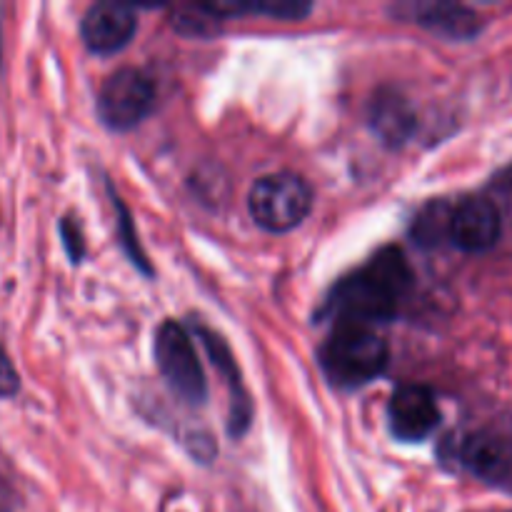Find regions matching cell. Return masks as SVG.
<instances>
[{
	"mask_svg": "<svg viewBox=\"0 0 512 512\" xmlns=\"http://www.w3.org/2000/svg\"><path fill=\"white\" fill-rule=\"evenodd\" d=\"M413 285V273L403 250L388 245L353 275L340 280L328 295L323 318L338 325H373L390 320Z\"/></svg>",
	"mask_w": 512,
	"mask_h": 512,
	"instance_id": "cell-1",
	"label": "cell"
},
{
	"mask_svg": "<svg viewBox=\"0 0 512 512\" xmlns=\"http://www.w3.org/2000/svg\"><path fill=\"white\" fill-rule=\"evenodd\" d=\"M388 363V343L368 325H338L320 348V368L338 388L368 385Z\"/></svg>",
	"mask_w": 512,
	"mask_h": 512,
	"instance_id": "cell-2",
	"label": "cell"
},
{
	"mask_svg": "<svg viewBox=\"0 0 512 512\" xmlns=\"http://www.w3.org/2000/svg\"><path fill=\"white\" fill-rule=\"evenodd\" d=\"M248 210L258 228L268 233H288L298 228L313 210V188L303 175H263L250 188Z\"/></svg>",
	"mask_w": 512,
	"mask_h": 512,
	"instance_id": "cell-3",
	"label": "cell"
},
{
	"mask_svg": "<svg viewBox=\"0 0 512 512\" xmlns=\"http://www.w3.org/2000/svg\"><path fill=\"white\" fill-rule=\"evenodd\" d=\"M155 363L160 375L180 400L190 405H203L208 398V383L200 368L198 353L188 330L175 320H165L155 330Z\"/></svg>",
	"mask_w": 512,
	"mask_h": 512,
	"instance_id": "cell-4",
	"label": "cell"
},
{
	"mask_svg": "<svg viewBox=\"0 0 512 512\" xmlns=\"http://www.w3.org/2000/svg\"><path fill=\"white\" fill-rule=\"evenodd\" d=\"M155 105V83L145 70L125 65L108 75L98 93V115L105 128L130 130L148 118Z\"/></svg>",
	"mask_w": 512,
	"mask_h": 512,
	"instance_id": "cell-5",
	"label": "cell"
},
{
	"mask_svg": "<svg viewBox=\"0 0 512 512\" xmlns=\"http://www.w3.org/2000/svg\"><path fill=\"white\" fill-rule=\"evenodd\" d=\"M390 430L403 443H420L440 425V408L425 385H400L388 403Z\"/></svg>",
	"mask_w": 512,
	"mask_h": 512,
	"instance_id": "cell-6",
	"label": "cell"
},
{
	"mask_svg": "<svg viewBox=\"0 0 512 512\" xmlns=\"http://www.w3.org/2000/svg\"><path fill=\"white\" fill-rule=\"evenodd\" d=\"M138 13L128 3H95L85 10L80 35L85 48L98 55H113L133 40Z\"/></svg>",
	"mask_w": 512,
	"mask_h": 512,
	"instance_id": "cell-7",
	"label": "cell"
},
{
	"mask_svg": "<svg viewBox=\"0 0 512 512\" xmlns=\"http://www.w3.org/2000/svg\"><path fill=\"white\" fill-rule=\"evenodd\" d=\"M503 220L498 208L485 198H468L453 208L450 240L465 253H483L500 240Z\"/></svg>",
	"mask_w": 512,
	"mask_h": 512,
	"instance_id": "cell-8",
	"label": "cell"
},
{
	"mask_svg": "<svg viewBox=\"0 0 512 512\" xmlns=\"http://www.w3.org/2000/svg\"><path fill=\"white\" fill-rule=\"evenodd\" d=\"M195 333H198V338L203 340L205 350H208V355H210V360H213L215 368H218L220 373H223V378L228 380V388H230L228 430L233 438H240V435L248 430L250 418H253V403H250L248 393H245V388H243V378H240L238 363H235L228 343H225L218 333L203 328V325H195Z\"/></svg>",
	"mask_w": 512,
	"mask_h": 512,
	"instance_id": "cell-9",
	"label": "cell"
},
{
	"mask_svg": "<svg viewBox=\"0 0 512 512\" xmlns=\"http://www.w3.org/2000/svg\"><path fill=\"white\" fill-rule=\"evenodd\" d=\"M368 120L373 133L388 148H400L415 130V113L408 100L393 88H383L370 100Z\"/></svg>",
	"mask_w": 512,
	"mask_h": 512,
	"instance_id": "cell-10",
	"label": "cell"
},
{
	"mask_svg": "<svg viewBox=\"0 0 512 512\" xmlns=\"http://www.w3.org/2000/svg\"><path fill=\"white\" fill-rule=\"evenodd\" d=\"M413 23L453 40H468L480 33V18L470 8L458 3H415Z\"/></svg>",
	"mask_w": 512,
	"mask_h": 512,
	"instance_id": "cell-11",
	"label": "cell"
},
{
	"mask_svg": "<svg viewBox=\"0 0 512 512\" xmlns=\"http://www.w3.org/2000/svg\"><path fill=\"white\" fill-rule=\"evenodd\" d=\"M460 460L470 473L485 480H500L512 465V448L508 440L495 433H475L460 448Z\"/></svg>",
	"mask_w": 512,
	"mask_h": 512,
	"instance_id": "cell-12",
	"label": "cell"
},
{
	"mask_svg": "<svg viewBox=\"0 0 512 512\" xmlns=\"http://www.w3.org/2000/svg\"><path fill=\"white\" fill-rule=\"evenodd\" d=\"M450 218H453V208L443 200L425 205L413 220V230H410L413 240L423 248H435L445 238H450Z\"/></svg>",
	"mask_w": 512,
	"mask_h": 512,
	"instance_id": "cell-13",
	"label": "cell"
},
{
	"mask_svg": "<svg viewBox=\"0 0 512 512\" xmlns=\"http://www.w3.org/2000/svg\"><path fill=\"white\" fill-rule=\"evenodd\" d=\"M113 205H115V210H118V215H120L118 228H120V243H123L125 253L130 255V260H133V263L138 265V268L143 270L145 275H153V268L148 265V258L143 255V250H140V245H138V238H135V230H133V223H130L128 210H125L123 200H120L115 193H113Z\"/></svg>",
	"mask_w": 512,
	"mask_h": 512,
	"instance_id": "cell-14",
	"label": "cell"
},
{
	"mask_svg": "<svg viewBox=\"0 0 512 512\" xmlns=\"http://www.w3.org/2000/svg\"><path fill=\"white\" fill-rule=\"evenodd\" d=\"M60 238H63L70 260H73V263H80L85 255V243H83V233H80V225L73 223L70 218H63L60 220Z\"/></svg>",
	"mask_w": 512,
	"mask_h": 512,
	"instance_id": "cell-15",
	"label": "cell"
},
{
	"mask_svg": "<svg viewBox=\"0 0 512 512\" xmlns=\"http://www.w3.org/2000/svg\"><path fill=\"white\" fill-rule=\"evenodd\" d=\"M20 378L18 370H15L13 360L8 358V353L0 345V398H10V395L18 393Z\"/></svg>",
	"mask_w": 512,
	"mask_h": 512,
	"instance_id": "cell-16",
	"label": "cell"
}]
</instances>
